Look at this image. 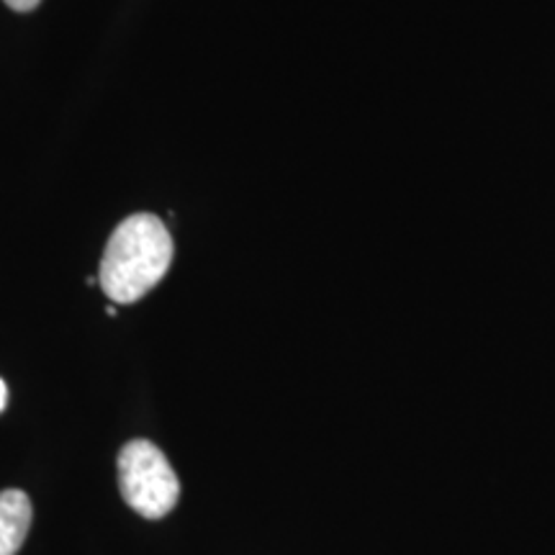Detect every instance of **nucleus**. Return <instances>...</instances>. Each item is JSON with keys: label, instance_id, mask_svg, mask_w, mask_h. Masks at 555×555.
<instances>
[{"label": "nucleus", "instance_id": "7ed1b4c3", "mask_svg": "<svg viewBox=\"0 0 555 555\" xmlns=\"http://www.w3.org/2000/svg\"><path fill=\"white\" fill-rule=\"evenodd\" d=\"M31 502L24 491H0V555H16L31 527Z\"/></svg>", "mask_w": 555, "mask_h": 555}, {"label": "nucleus", "instance_id": "f257e3e1", "mask_svg": "<svg viewBox=\"0 0 555 555\" xmlns=\"http://www.w3.org/2000/svg\"><path fill=\"white\" fill-rule=\"evenodd\" d=\"M172 237L155 214H134L111 234L99 283L111 301L134 304L163 281L172 262Z\"/></svg>", "mask_w": 555, "mask_h": 555}, {"label": "nucleus", "instance_id": "f03ea898", "mask_svg": "<svg viewBox=\"0 0 555 555\" xmlns=\"http://www.w3.org/2000/svg\"><path fill=\"white\" fill-rule=\"evenodd\" d=\"M121 496L137 515L159 519L180 499V481L163 450L150 440H131L119 453Z\"/></svg>", "mask_w": 555, "mask_h": 555}, {"label": "nucleus", "instance_id": "20e7f679", "mask_svg": "<svg viewBox=\"0 0 555 555\" xmlns=\"http://www.w3.org/2000/svg\"><path fill=\"white\" fill-rule=\"evenodd\" d=\"M39 3H41V0H5V5H9V9H13V11H18V13L34 11Z\"/></svg>", "mask_w": 555, "mask_h": 555}, {"label": "nucleus", "instance_id": "39448f33", "mask_svg": "<svg viewBox=\"0 0 555 555\" xmlns=\"http://www.w3.org/2000/svg\"><path fill=\"white\" fill-rule=\"evenodd\" d=\"M5 401H9V388H5L3 378H0V412H3V409H5Z\"/></svg>", "mask_w": 555, "mask_h": 555}]
</instances>
